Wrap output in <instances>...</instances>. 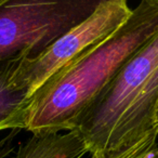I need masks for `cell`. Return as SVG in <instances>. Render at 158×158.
Instances as JSON below:
<instances>
[{"label": "cell", "mask_w": 158, "mask_h": 158, "mask_svg": "<svg viewBox=\"0 0 158 158\" xmlns=\"http://www.w3.org/2000/svg\"><path fill=\"white\" fill-rule=\"evenodd\" d=\"M100 0H0V63L34 57L87 19Z\"/></svg>", "instance_id": "3"}, {"label": "cell", "mask_w": 158, "mask_h": 158, "mask_svg": "<svg viewBox=\"0 0 158 158\" xmlns=\"http://www.w3.org/2000/svg\"><path fill=\"white\" fill-rule=\"evenodd\" d=\"M156 158H158V153H157V157H156Z\"/></svg>", "instance_id": "6"}, {"label": "cell", "mask_w": 158, "mask_h": 158, "mask_svg": "<svg viewBox=\"0 0 158 158\" xmlns=\"http://www.w3.org/2000/svg\"><path fill=\"white\" fill-rule=\"evenodd\" d=\"M15 57L0 63V131L16 130L18 117L27 94L12 85L11 76Z\"/></svg>", "instance_id": "5"}, {"label": "cell", "mask_w": 158, "mask_h": 158, "mask_svg": "<svg viewBox=\"0 0 158 158\" xmlns=\"http://www.w3.org/2000/svg\"><path fill=\"white\" fill-rule=\"evenodd\" d=\"M158 132V33L121 68L75 132L103 157Z\"/></svg>", "instance_id": "2"}, {"label": "cell", "mask_w": 158, "mask_h": 158, "mask_svg": "<svg viewBox=\"0 0 158 158\" xmlns=\"http://www.w3.org/2000/svg\"><path fill=\"white\" fill-rule=\"evenodd\" d=\"M132 13L127 0H100L93 12L34 57H15L12 85L26 100L55 74L118 31Z\"/></svg>", "instance_id": "4"}, {"label": "cell", "mask_w": 158, "mask_h": 158, "mask_svg": "<svg viewBox=\"0 0 158 158\" xmlns=\"http://www.w3.org/2000/svg\"><path fill=\"white\" fill-rule=\"evenodd\" d=\"M158 33V0H142L112 36L53 74L25 101L16 130L75 131L127 62Z\"/></svg>", "instance_id": "1"}]
</instances>
